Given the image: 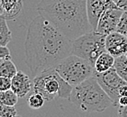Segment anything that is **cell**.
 I'll list each match as a JSON object with an SVG mask.
<instances>
[{
    "mask_svg": "<svg viewBox=\"0 0 127 117\" xmlns=\"http://www.w3.org/2000/svg\"><path fill=\"white\" fill-rule=\"evenodd\" d=\"M114 68L121 78L127 82V58L125 55L115 58Z\"/></svg>",
    "mask_w": 127,
    "mask_h": 117,
    "instance_id": "2e32d148",
    "label": "cell"
},
{
    "mask_svg": "<svg viewBox=\"0 0 127 117\" xmlns=\"http://www.w3.org/2000/svg\"><path fill=\"white\" fill-rule=\"evenodd\" d=\"M114 64H115V57L108 53L107 51H105L95 61L94 69L95 72L102 73L114 67Z\"/></svg>",
    "mask_w": 127,
    "mask_h": 117,
    "instance_id": "4fadbf2b",
    "label": "cell"
},
{
    "mask_svg": "<svg viewBox=\"0 0 127 117\" xmlns=\"http://www.w3.org/2000/svg\"><path fill=\"white\" fill-rule=\"evenodd\" d=\"M105 50L115 58L127 52V37L118 32H113L105 37Z\"/></svg>",
    "mask_w": 127,
    "mask_h": 117,
    "instance_id": "9c48e42d",
    "label": "cell"
},
{
    "mask_svg": "<svg viewBox=\"0 0 127 117\" xmlns=\"http://www.w3.org/2000/svg\"><path fill=\"white\" fill-rule=\"evenodd\" d=\"M17 68L11 58H5L0 64V77L12 78L17 73Z\"/></svg>",
    "mask_w": 127,
    "mask_h": 117,
    "instance_id": "9a60e30c",
    "label": "cell"
},
{
    "mask_svg": "<svg viewBox=\"0 0 127 117\" xmlns=\"http://www.w3.org/2000/svg\"><path fill=\"white\" fill-rule=\"evenodd\" d=\"M0 58L5 59V58H11V53L6 46L0 45Z\"/></svg>",
    "mask_w": 127,
    "mask_h": 117,
    "instance_id": "7402d4cb",
    "label": "cell"
},
{
    "mask_svg": "<svg viewBox=\"0 0 127 117\" xmlns=\"http://www.w3.org/2000/svg\"><path fill=\"white\" fill-rule=\"evenodd\" d=\"M3 6V16L6 20H14L22 13L23 0H1Z\"/></svg>",
    "mask_w": 127,
    "mask_h": 117,
    "instance_id": "7c38bea8",
    "label": "cell"
},
{
    "mask_svg": "<svg viewBox=\"0 0 127 117\" xmlns=\"http://www.w3.org/2000/svg\"><path fill=\"white\" fill-rule=\"evenodd\" d=\"M0 117H1V116H0Z\"/></svg>",
    "mask_w": 127,
    "mask_h": 117,
    "instance_id": "1f68e13d",
    "label": "cell"
},
{
    "mask_svg": "<svg viewBox=\"0 0 127 117\" xmlns=\"http://www.w3.org/2000/svg\"><path fill=\"white\" fill-rule=\"evenodd\" d=\"M68 100L87 113H101L113 105L111 98L94 76L73 87Z\"/></svg>",
    "mask_w": 127,
    "mask_h": 117,
    "instance_id": "3957f363",
    "label": "cell"
},
{
    "mask_svg": "<svg viewBox=\"0 0 127 117\" xmlns=\"http://www.w3.org/2000/svg\"><path fill=\"white\" fill-rule=\"evenodd\" d=\"M45 103V99L41 94L36 92H33L31 95H29V97L27 98V104L29 105L30 108L32 109H40L42 107Z\"/></svg>",
    "mask_w": 127,
    "mask_h": 117,
    "instance_id": "ac0fdd59",
    "label": "cell"
},
{
    "mask_svg": "<svg viewBox=\"0 0 127 117\" xmlns=\"http://www.w3.org/2000/svg\"><path fill=\"white\" fill-rule=\"evenodd\" d=\"M12 81L11 78L5 77H0V91H6L11 89Z\"/></svg>",
    "mask_w": 127,
    "mask_h": 117,
    "instance_id": "44dd1931",
    "label": "cell"
},
{
    "mask_svg": "<svg viewBox=\"0 0 127 117\" xmlns=\"http://www.w3.org/2000/svg\"><path fill=\"white\" fill-rule=\"evenodd\" d=\"M59 75L72 87L94 76V67L88 60L70 54L53 67Z\"/></svg>",
    "mask_w": 127,
    "mask_h": 117,
    "instance_id": "5b68a950",
    "label": "cell"
},
{
    "mask_svg": "<svg viewBox=\"0 0 127 117\" xmlns=\"http://www.w3.org/2000/svg\"><path fill=\"white\" fill-rule=\"evenodd\" d=\"M72 41L49 20L38 15L27 30L25 42V62L32 77L53 68L71 54Z\"/></svg>",
    "mask_w": 127,
    "mask_h": 117,
    "instance_id": "6da1fadb",
    "label": "cell"
},
{
    "mask_svg": "<svg viewBox=\"0 0 127 117\" xmlns=\"http://www.w3.org/2000/svg\"><path fill=\"white\" fill-rule=\"evenodd\" d=\"M105 37L96 31L84 33L72 41L71 54L88 60L94 67L95 61L105 50Z\"/></svg>",
    "mask_w": 127,
    "mask_h": 117,
    "instance_id": "8992f818",
    "label": "cell"
},
{
    "mask_svg": "<svg viewBox=\"0 0 127 117\" xmlns=\"http://www.w3.org/2000/svg\"><path fill=\"white\" fill-rule=\"evenodd\" d=\"M123 12L124 11L118 8L116 5H113L107 8L98 20L95 31L105 35L115 32Z\"/></svg>",
    "mask_w": 127,
    "mask_h": 117,
    "instance_id": "ba28073f",
    "label": "cell"
},
{
    "mask_svg": "<svg viewBox=\"0 0 127 117\" xmlns=\"http://www.w3.org/2000/svg\"><path fill=\"white\" fill-rule=\"evenodd\" d=\"M119 96H127V84L122 86L119 89Z\"/></svg>",
    "mask_w": 127,
    "mask_h": 117,
    "instance_id": "d4e9b609",
    "label": "cell"
},
{
    "mask_svg": "<svg viewBox=\"0 0 127 117\" xmlns=\"http://www.w3.org/2000/svg\"><path fill=\"white\" fill-rule=\"evenodd\" d=\"M37 11L70 41L93 31L88 21L87 0H41Z\"/></svg>",
    "mask_w": 127,
    "mask_h": 117,
    "instance_id": "7a4b0ae2",
    "label": "cell"
},
{
    "mask_svg": "<svg viewBox=\"0 0 127 117\" xmlns=\"http://www.w3.org/2000/svg\"><path fill=\"white\" fill-rule=\"evenodd\" d=\"M0 3H1V0H0Z\"/></svg>",
    "mask_w": 127,
    "mask_h": 117,
    "instance_id": "4dcf8cb0",
    "label": "cell"
},
{
    "mask_svg": "<svg viewBox=\"0 0 127 117\" xmlns=\"http://www.w3.org/2000/svg\"><path fill=\"white\" fill-rule=\"evenodd\" d=\"M94 77L96 78L97 82L101 86V88L105 90V92L108 95L113 102V106H117L118 100H119V89L122 86L127 84L123 79L115 68L113 67L109 70L97 73L94 72Z\"/></svg>",
    "mask_w": 127,
    "mask_h": 117,
    "instance_id": "52a82bcc",
    "label": "cell"
},
{
    "mask_svg": "<svg viewBox=\"0 0 127 117\" xmlns=\"http://www.w3.org/2000/svg\"><path fill=\"white\" fill-rule=\"evenodd\" d=\"M7 20L1 15L0 16V45L7 46L12 41V32L7 25Z\"/></svg>",
    "mask_w": 127,
    "mask_h": 117,
    "instance_id": "5bb4252c",
    "label": "cell"
},
{
    "mask_svg": "<svg viewBox=\"0 0 127 117\" xmlns=\"http://www.w3.org/2000/svg\"><path fill=\"white\" fill-rule=\"evenodd\" d=\"M125 56H126V58H127V52H126V54H125Z\"/></svg>",
    "mask_w": 127,
    "mask_h": 117,
    "instance_id": "f546056e",
    "label": "cell"
},
{
    "mask_svg": "<svg viewBox=\"0 0 127 117\" xmlns=\"http://www.w3.org/2000/svg\"><path fill=\"white\" fill-rule=\"evenodd\" d=\"M3 61V58H0V64H1V62Z\"/></svg>",
    "mask_w": 127,
    "mask_h": 117,
    "instance_id": "f1b7e54d",
    "label": "cell"
},
{
    "mask_svg": "<svg viewBox=\"0 0 127 117\" xmlns=\"http://www.w3.org/2000/svg\"><path fill=\"white\" fill-rule=\"evenodd\" d=\"M3 15V6L1 5V3H0V16Z\"/></svg>",
    "mask_w": 127,
    "mask_h": 117,
    "instance_id": "4316f807",
    "label": "cell"
},
{
    "mask_svg": "<svg viewBox=\"0 0 127 117\" xmlns=\"http://www.w3.org/2000/svg\"><path fill=\"white\" fill-rule=\"evenodd\" d=\"M12 86L11 89L18 95L19 98L25 97L32 88V81L30 79L29 76L23 71H17L12 78Z\"/></svg>",
    "mask_w": 127,
    "mask_h": 117,
    "instance_id": "8fae6325",
    "label": "cell"
},
{
    "mask_svg": "<svg viewBox=\"0 0 127 117\" xmlns=\"http://www.w3.org/2000/svg\"><path fill=\"white\" fill-rule=\"evenodd\" d=\"M33 91L50 102L56 97L68 99L73 87L66 82L54 68H50L33 78Z\"/></svg>",
    "mask_w": 127,
    "mask_h": 117,
    "instance_id": "277c9868",
    "label": "cell"
},
{
    "mask_svg": "<svg viewBox=\"0 0 127 117\" xmlns=\"http://www.w3.org/2000/svg\"><path fill=\"white\" fill-rule=\"evenodd\" d=\"M115 5L112 0H87V12L88 21L94 31L97 26L98 20L107 8Z\"/></svg>",
    "mask_w": 127,
    "mask_h": 117,
    "instance_id": "30bf717a",
    "label": "cell"
},
{
    "mask_svg": "<svg viewBox=\"0 0 127 117\" xmlns=\"http://www.w3.org/2000/svg\"><path fill=\"white\" fill-rule=\"evenodd\" d=\"M116 32L122 33L123 35L127 37V11H124L122 14V16L120 18V21L118 23Z\"/></svg>",
    "mask_w": 127,
    "mask_h": 117,
    "instance_id": "ffe728a7",
    "label": "cell"
},
{
    "mask_svg": "<svg viewBox=\"0 0 127 117\" xmlns=\"http://www.w3.org/2000/svg\"><path fill=\"white\" fill-rule=\"evenodd\" d=\"M118 8L123 11H127V0H112Z\"/></svg>",
    "mask_w": 127,
    "mask_h": 117,
    "instance_id": "603a6c76",
    "label": "cell"
},
{
    "mask_svg": "<svg viewBox=\"0 0 127 117\" xmlns=\"http://www.w3.org/2000/svg\"><path fill=\"white\" fill-rule=\"evenodd\" d=\"M118 105H127V96H120L118 100Z\"/></svg>",
    "mask_w": 127,
    "mask_h": 117,
    "instance_id": "484cf974",
    "label": "cell"
},
{
    "mask_svg": "<svg viewBox=\"0 0 127 117\" xmlns=\"http://www.w3.org/2000/svg\"><path fill=\"white\" fill-rule=\"evenodd\" d=\"M14 117H22V116H21V115H15V116H14Z\"/></svg>",
    "mask_w": 127,
    "mask_h": 117,
    "instance_id": "83f0119b",
    "label": "cell"
},
{
    "mask_svg": "<svg viewBox=\"0 0 127 117\" xmlns=\"http://www.w3.org/2000/svg\"><path fill=\"white\" fill-rule=\"evenodd\" d=\"M18 95L12 89L0 91V104L15 106L18 102Z\"/></svg>",
    "mask_w": 127,
    "mask_h": 117,
    "instance_id": "e0dca14e",
    "label": "cell"
},
{
    "mask_svg": "<svg viewBox=\"0 0 127 117\" xmlns=\"http://www.w3.org/2000/svg\"><path fill=\"white\" fill-rule=\"evenodd\" d=\"M17 115L15 106L0 104V116L1 117H14Z\"/></svg>",
    "mask_w": 127,
    "mask_h": 117,
    "instance_id": "d6986e66",
    "label": "cell"
},
{
    "mask_svg": "<svg viewBox=\"0 0 127 117\" xmlns=\"http://www.w3.org/2000/svg\"><path fill=\"white\" fill-rule=\"evenodd\" d=\"M118 117H127V105H119Z\"/></svg>",
    "mask_w": 127,
    "mask_h": 117,
    "instance_id": "cb8c5ba5",
    "label": "cell"
}]
</instances>
